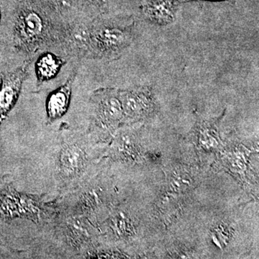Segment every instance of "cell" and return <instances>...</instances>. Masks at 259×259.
<instances>
[{
	"instance_id": "6da1fadb",
	"label": "cell",
	"mask_w": 259,
	"mask_h": 259,
	"mask_svg": "<svg viewBox=\"0 0 259 259\" xmlns=\"http://www.w3.org/2000/svg\"><path fill=\"white\" fill-rule=\"evenodd\" d=\"M56 25L42 9L25 7L19 13L15 25V47L24 54H35L44 47L54 44Z\"/></svg>"
},
{
	"instance_id": "7a4b0ae2",
	"label": "cell",
	"mask_w": 259,
	"mask_h": 259,
	"mask_svg": "<svg viewBox=\"0 0 259 259\" xmlns=\"http://www.w3.org/2000/svg\"><path fill=\"white\" fill-rule=\"evenodd\" d=\"M58 213L57 204L45 202L44 196L18 192L12 185L0 190V219L3 221L23 218L44 225Z\"/></svg>"
},
{
	"instance_id": "3957f363",
	"label": "cell",
	"mask_w": 259,
	"mask_h": 259,
	"mask_svg": "<svg viewBox=\"0 0 259 259\" xmlns=\"http://www.w3.org/2000/svg\"><path fill=\"white\" fill-rule=\"evenodd\" d=\"M134 24L131 19L93 20L95 59L113 60L119 58L132 42Z\"/></svg>"
},
{
	"instance_id": "277c9868",
	"label": "cell",
	"mask_w": 259,
	"mask_h": 259,
	"mask_svg": "<svg viewBox=\"0 0 259 259\" xmlns=\"http://www.w3.org/2000/svg\"><path fill=\"white\" fill-rule=\"evenodd\" d=\"M93 20L77 16L58 25L54 44L69 57L95 59Z\"/></svg>"
},
{
	"instance_id": "5b68a950",
	"label": "cell",
	"mask_w": 259,
	"mask_h": 259,
	"mask_svg": "<svg viewBox=\"0 0 259 259\" xmlns=\"http://www.w3.org/2000/svg\"><path fill=\"white\" fill-rule=\"evenodd\" d=\"M92 122L90 131L110 132L124 120V112L119 90L100 88L90 98Z\"/></svg>"
},
{
	"instance_id": "8992f818",
	"label": "cell",
	"mask_w": 259,
	"mask_h": 259,
	"mask_svg": "<svg viewBox=\"0 0 259 259\" xmlns=\"http://www.w3.org/2000/svg\"><path fill=\"white\" fill-rule=\"evenodd\" d=\"M88 162V153L81 141H63L57 158L58 176L63 186L80 185Z\"/></svg>"
},
{
	"instance_id": "52a82bcc",
	"label": "cell",
	"mask_w": 259,
	"mask_h": 259,
	"mask_svg": "<svg viewBox=\"0 0 259 259\" xmlns=\"http://www.w3.org/2000/svg\"><path fill=\"white\" fill-rule=\"evenodd\" d=\"M93 226L88 218L66 211L59 217L58 231L66 245L82 251L91 244Z\"/></svg>"
},
{
	"instance_id": "ba28073f",
	"label": "cell",
	"mask_w": 259,
	"mask_h": 259,
	"mask_svg": "<svg viewBox=\"0 0 259 259\" xmlns=\"http://www.w3.org/2000/svg\"><path fill=\"white\" fill-rule=\"evenodd\" d=\"M31 62L30 58L28 60L24 61L18 69L5 75L3 77L0 87V125L18 101Z\"/></svg>"
},
{
	"instance_id": "9c48e42d",
	"label": "cell",
	"mask_w": 259,
	"mask_h": 259,
	"mask_svg": "<svg viewBox=\"0 0 259 259\" xmlns=\"http://www.w3.org/2000/svg\"><path fill=\"white\" fill-rule=\"evenodd\" d=\"M119 94L124 120H138L152 111L153 99L149 88L140 87L131 90H119Z\"/></svg>"
},
{
	"instance_id": "30bf717a",
	"label": "cell",
	"mask_w": 259,
	"mask_h": 259,
	"mask_svg": "<svg viewBox=\"0 0 259 259\" xmlns=\"http://www.w3.org/2000/svg\"><path fill=\"white\" fill-rule=\"evenodd\" d=\"M78 68L73 69L69 77L60 88L52 92L48 97L47 101V123L61 118L66 113L71 102L73 84L77 74Z\"/></svg>"
},
{
	"instance_id": "8fae6325",
	"label": "cell",
	"mask_w": 259,
	"mask_h": 259,
	"mask_svg": "<svg viewBox=\"0 0 259 259\" xmlns=\"http://www.w3.org/2000/svg\"><path fill=\"white\" fill-rule=\"evenodd\" d=\"M65 64L63 59L53 53H44L39 56L35 63L37 87L55 78Z\"/></svg>"
},
{
	"instance_id": "7c38bea8",
	"label": "cell",
	"mask_w": 259,
	"mask_h": 259,
	"mask_svg": "<svg viewBox=\"0 0 259 259\" xmlns=\"http://www.w3.org/2000/svg\"><path fill=\"white\" fill-rule=\"evenodd\" d=\"M146 18L160 25H168L175 19L174 0H153L143 8Z\"/></svg>"
},
{
	"instance_id": "4fadbf2b",
	"label": "cell",
	"mask_w": 259,
	"mask_h": 259,
	"mask_svg": "<svg viewBox=\"0 0 259 259\" xmlns=\"http://www.w3.org/2000/svg\"><path fill=\"white\" fill-rule=\"evenodd\" d=\"M112 0H88L89 3L100 11H106Z\"/></svg>"
},
{
	"instance_id": "5bb4252c",
	"label": "cell",
	"mask_w": 259,
	"mask_h": 259,
	"mask_svg": "<svg viewBox=\"0 0 259 259\" xmlns=\"http://www.w3.org/2000/svg\"><path fill=\"white\" fill-rule=\"evenodd\" d=\"M0 245H4V246L8 247V243L6 238L0 233Z\"/></svg>"
},
{
	"instance_id": "9a60e30c",
	"label": "cell",
	"mask_w": 259,
	"mask_h": 259,
	"mask_svg": "<svg viewBox=\"0 0 259 259\" xmlns=\"http://www.w3.org/2000/svg\"><path fill=\"white\" fill-rule=\"evenodd\" d=\"M174 1L187 2V1H192V0H174Z\"/></svg>"
},
{
	"instance_id": "2e32d148",
	"label": "cell",
	"mask_w": 259,
	"mask_h": 259,
	"mask_svg": "<svg viewBox=\"0 0 259 259\" xmlns=\"http://www.w3.org/2000/svg\"><path fill=\"white\" fill-rule=\"evenodd\" d=\"M205 1H223V0H205Z\"/></svg>"
},
{
	"instance_id": "e0dca14e",
	"label": "cell",
	"mask_w": 259,
	"mask_h": 259,
	"mask_svg": "<svg viewBox=\"0 0 259 259\" xmlns=\"http://www.w3.org/2000/svg\"><path fill=\"white\" fill-rule=\"evenodd\" d=\"M0 18H1V14H0Z\"/></svg>"
}]
</instances>
